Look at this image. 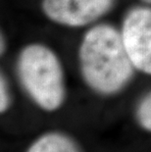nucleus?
<instances>
[{"label":"nucleus","mask_w":151,"mask_h":152,"mask_svg":"<svg viewBox=\"0 0 151 152\" xmlns=\"http://www.w3.org/2000/svg\"><path fill=\"white\" fill-rule=\"evenodd\" d=\"M121 34L133 67L151 75V9H131L125 17Z\"/></svg>","instance_id":"3"},{"label":"nucleus","mask_w":151,"mask_h":152,"mask_svg":"<svg viewBox=\"0 0 151 152\" xmlns=\"http://www.w3.org/2000/svg\"><path fill=\"white\" fill-rule=\"evenodd\" d=\"M80 61L85 83L104 95L123 89L136 69L121 33L110 25H97L85 34L80 48Z\"/></svg>","instance_id":"1"},{"label":"nucleus","mask_w":151,"mask_h":152,"mask_svg":"<svg viewBox=\"0 0 151 152\" xmlns=\"http://www.w3.org/2000/svg\"><path fill=\"white\" fill-rule=\"evenodd\" d=\"M26 152H82L70 135L60 132H49L38 137Z\"/></svg>","instance_id":"5"},{"label":"nucleus","mask_w":151,"mask_h":152,"mask_svg":"<svg viewBox=\"0 0 151 152\" xmlns=\"http://www.w3.org/2000/svg\"><path fill=\"white\" fill-rule=\"evenodd\" d=\"M11 105V94L9 89L8 83L5 77L1 76L0 79V111L1 113L6 112Z\"/></svg>","instance_id":"7"},{"label":"nucleus","mask_w":151,"mask_h":152,"mask_svg":"<svg viewBox=\"0 0 151 152\" xmlns=\"http://www.w3.org/2000/svg\"><path fill=\"white\" fill-rule=\"evenodd\" d=\"M115 0H43L42 10L50 20L68 27H82L110 11Z\"/></svg>","instance_id":"4"},{"label":"nucleus","mask_w":151,"mask_h":152,"mask_svg":"<svg viewBox=\"0 0 151 152\" xmlns=\"http://www.w3.org/2000/svg\"><path fill=\"white\" fill-rule=\"evenodd\" d=\"M18 74L26 91L38 107L55 111L65 101L64 74L53 51L41 44L25 47L18 59Z\"/></svg>","instance_id":"2"},{"label":"nucleus","mask_w":151,"mask_h":152,"mask_svg":"<svg viewBox=\"0 0 151 152\" xmlns=\"http://www.w3.org/2000/svg\"><path fill=\"white\" fill-rule=\"evenodd\" d=\"M142 1L146 2V3H151V0H142Z\"/></svg>","instance_id":"8"},{"label":"nucleus","mask_w":151,"mask_h":152,"mask_svg":"<svg viewBox=\"0 0 151 152\" xmlns=\"http://www.w3.org/2000/svg\"><path fill=\"white\" fill-rule=\"evenodd\" d=\"M136 119L141 128L151 132V92L139 103L136 109Z\"/></svg>","instance_id":"6"}]
</instances>
